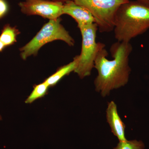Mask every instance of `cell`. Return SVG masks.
<instances>
[{
	"instance_id": "cell-1",
	"label": "cell",
	"mask_w": 149,
	"mask_h": 149,
	"mask_svg": "<svg viewBox=\"0 0 149 149\" xmlns=\"http://www.w3.org/2000/svg\"><path fill=\"white\" fill-rule=\"evenodd\" d=\"M133 51L130 42H118L110 48L112 59L107 58L108 55L105 45L100 42L95 61L94 68L98 75L94 81L95 91L102 97L109 95L111 91L123 87L129 80L131 69L129 65V56Z\"/></svg>"
},
{
	"instance_id": "cell-2",
	"label": "cell",
	"mask_w": 149,
	"mask_h": 149,
	"mask_svg": "<svg viewBox=\"0 0 149 149\" xmlns=\"http://www.w3.org/2000/svg\"><path fill=\"white\" fill-rule=\"evenodd\" d=\"M149 29V5L131 0L118 8L113 29L117 41L130 42Z\"/></svg>"
},
{
	"instance_id": "cell-3",
	"label": "cell",
	"mask_w": 149,
	"mask_h": 149,
	"mask_svg": "<svg viewBox=\"0 0 149 149\" xmlns=\"http://www.w3.org/2000/svg\"><path fill=\"white\" fill-rule=\"evenodd\" d=\"M61 19L49 20L40 29L30 42L20 48V56L23 60L35 56L41 47L48 43L55 40H61L68 46L74 45V39L62 25Z\"/></svg>"
},
{
	"instance_id": "cell-4",
	"label": "cell",
	"mask_w": 149,
	"mask_h": 149,
	"mask_svg": "<svg viewBox=\"0 0 149 149\" xmlns=\"http://www.w3.org/2000/svg\"><path fill=\"white\" fill-rule=\"evenodd\" d=\"M87 9L95 19L101 33L113 30L115 19L118 10L128 0H72Z\"/></svg>"
},
{
	"instance_id": "cell-5",
	"label": "cell",
	"mask_w": 149,
	"mask_h": 149,
	"mask_svg": "<svg viewBox=\"0 0 149 149\" xmlns=\"http://www.w3.org/2000/svg\"><path fill=\"white\" fill-rule=\"evenodd\" d=\"M82 37L81 53L78 55V61L74 72L80 78L90 76L94 68L95 59L98 51L100 42H97V31L96 23L85 25L79 28Z\"/></svg>"
},
{
	"instance_id": "cell-6",
	"label": "cell",
	"mask_w": 149,
	"mask_h": 149,
	"mask_svg": "<svg viewBox=\"0 0 149 149\" xmlns=\"http://www.w3.org/2000/svg\"><path fill=\"white\" fill-rule=\"evenodd\" d=\"M64 3L48 0H24L19 3L22 12L27 15H39L49 20L63 15Z\"/></svg>"
},
{
	"instance_id": "cell-7",
	"label": "cell",
	"mask_w": 149,
	"mask_h": 149,
	"mask_svg": "<svg viewBox=\"0 0 149 149\" xmlns=\"http://www.w3.org/2000/svg\"><path fill=\"white\" fill-rule=\"evenodd\" d=\"M63 13L69 15L77 22L78 28L95 23L92 14L87 9L75 3L72 0H68L63 3Z\"/></svg>"
},
{
	"instance_id": "cell-8",
	"label": "cell",
	"mask_w": 149,
	"mask_h": 149,
	"mask_svg": "<svg viewBox=\"0 0 149 149\" xmlns=\"http://www.w3.org/2000/svg\"><path fill=\"white\" fill-rule=\"evenodd\" d=\"M106 118L112 133L117 137L119 141H127L125 135L126 126L118 114L117 105L113 101L108 103L106 109Z\"/></svg>"
},
{
	"instance_id": "cell-9",
	"label": "cell",
	"mask_w": 149,
	"mask_h": 149,
	"mask_svg": "<svg viewBox=\"0 0 149 149\" xmlns=\"http://www.w3.org/2000/svg\"><path fill=\"white\" fill-rule=\"evenodd\" d=\"M78 61V56H75L72 62L61 67L56 72L47 78L45 82L49 87L55 86L64 76L68 75L73 71L74 72L77 68Z\"/></svg>"
},
{
	"instance_id": "cell-10",
	"label": "cell",
	"mask_w": 149,
	"mask_h": 149,
	"mask_svg": "<svg viewBox=\"0 0 149 149\" xmlns=\"http://www.w3.org/2000/svg\"><path fill=\"white\" fill-rule=\"evenodd\" d=\"M19 34L18 30L10 24H6L3 28L0 35V40L6 46L11 45L17 42V37Z\"/></svg>"
},
{
	"instance_id": "cell-11",
	"label": "cell",
	"mask_w": 149,
	"mask_h": 149,
	"mask_svg": "<svg viewBox=\"0 0 149 149\" xmlns=\"http://www.w3.org/2000/svg\"><path fill=\"white\" fill-rule=\"evenodd\" d=\"M49 86L45 81L35 85L30 95L25 100L26 104H31L39 98L43 97L48 92Z\"/></svg>"
},
{
	"instance_id": "cell-12",
	"label": "cell",
	"mask_w": 149,
	"mask_h": 149,
	"mask_svg": "<svg viewBox=\"0 0 149 149\" xmlns=\"http://www.w3.org/2000/svg\"><path fill=\"white\" fill-rule=\"evenodd\" d=\"M145 145L141 141L136 140L119 141L117 146L113 149H144Z\"/></svg>"
},
{
	"instance_id": "cell-13",
	"label": "cell",
	"mask_w": 149,
	"mask_h": 149,
	"mask_svg": "<svg viewBox=\"0 0 149 149\" xmlns=\"http://www.w3.org/2000/svg\"><path fill=\"white\" fill-rule=\"evenodd\" d=\"M8 10V6L5 0H0V18L4 16Z\"/></svg>"
},
{
	"instance_id": "cell-14",
	"label": "cell",
	"mask_w": 149,
	"mask_h": 149,
	"mask_svg": "<svg viewBox=\"0 0 149 149\" xmlns=\"http://www.w3.org/2000/svg\"><path fill=\"white\" fill-rule=\"evenodd\" d=\"M5 47L4 44L2 42L1 40H0V52L3 50Z\"/></svg>"
},
{
	"instance_id": "cell-15",
	"label": "cell",
	"mask_w": 149,
	"mask_h": 149,
	"mask_svg": "<svg viewBox=\"0 0 149 149\" xmlns=\"http://www.w3.org/2000/svg\"><path fill=\"white\" fill-rule=\"evenodd\" d=\"M136 1L146 4L149 5V0H136Z\"/></svg>"
},
{
	"instance_id": "cell-16",
	"label": "cell",
	"mask_w": 149,
	"mask_h": 149,
	"mask_svg": "<svg viewBox=\"0 0 149 149\" xmlns=\"http://www.w3.org/2000/svg\"><path fill=\"white\" fill-rule=\"evenodd\" d=\"M48 1H53L61 2L65 3L68 0H48Z\"/></svg>"
},
{
	"instance_id": "cell-17",
	"label": "cell",
	"mask_w": 149,
	"mask_h": 149,
	"mask_svg": "<svg viewBox=\"0 0 149 149\" xmlns=\"http://www.w3.org/2000/svg\"><path fill=\"white\" fill-rule=\"evenodd\" d=\"M2 118L1 116V115H0V120H1Z\"/></svg>"
},
{
	"instance_id": "cell-18",
	"label": "cell",
	"mask_w": 149,
	"mask_h": 149,
	"mask_svg": "<svg viewBox=\"0 0 149 149\" xmlns=\"http://www.w3.org/2000/svg\"><path fill=\"white\" fill-rule=\"evenodd\" d=\"M128 1H131V0H128Z\"/></svg>"
}]
</instances>
